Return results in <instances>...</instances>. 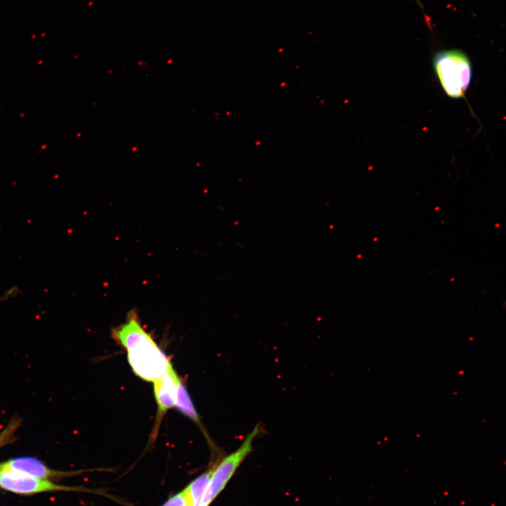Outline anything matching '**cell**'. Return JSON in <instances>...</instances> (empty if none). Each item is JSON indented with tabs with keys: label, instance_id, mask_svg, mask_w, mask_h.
<instances>
[{
	"label": "cell",
	"instance_id": "obj_1",
	"mask_svg": "<svg viewBox=\"0 0 506 506\" xmlns=\"http://www.w3.org/2000/svg\"><path fill=\"white\" fill-rule=\"evenodd\" d=\"M112 338L127 351L128 362L141 379L154 382L171 365L164 353L141 325L137 311H130L126 321L112 330Z\"/></svg>",
	"mask_w": 506,
	"mask_h": 506
},
{
	"label": "cell",
	"instance_id": "obj_2",
	"mask_svg": "<svg viewBox=\"0 0 506 506\" xmlns=\"http://www.w3.org/2000/svg\"><path fill=\"white\" fill-rule=\"evenodd\" d=\"M433 66L448 96L455 99L465 96L472 75L471 62L465 53L458 49L439 51L434 56Z\"/></svg>",
	"mask_w": 506,
	"mask_h": 506
},
{
	"label": "cell",
	"instance_id": "obj_3",
	"mask_svg": "<svg viewBox=\"0 0 506 506\" xmlns=\"http://www.w3.org/2000/svg\"><path fill=\"white\" fill-rule=\"evenodd\" d=\"M261 429L260 424H257L235 451L214 462L200 506H209L223 491L236 470L253 450V442L261 433Z\"/></svg>",
	"mask_w": 506,
	"mask_h": 506
},
{
	"label": "cell",
	"instance_id": "obj_4",
	"mask_svg": "<svg viewBox=\"0 0 506 506\" xmlns=\"http://www.w3.org/2000/svg\"><path fill=\"white\" fill-rule=\"evenodd\" d=\"M0 488L18 494H34L48 491H87L84 488L54 484L49 479L37 478L4 468L0 465Z\"/></svg>",
	"mask_w": 506,
	"mask_h": 506
},
{
	"label": "cell",
	"instance_id": "obj_5",
	"mask_svg": "<svg viewBox=\"0 0 506 506\" xmlns=\"http://www.w3.org/2000/svg\"><path fill=\"white\" fill-rule=\"evenodd\" d=\"M179 375L172 365L160 378L153 382V389L157 405L156 419L151 433L150 441L155 439L166 412L175 407L176 395V381Z\"/></svg>",
	"mask_w": 506,
	"mask_h": 506
},
{
	"label": "cell",
	"instance_id": "obj_6",
	"mask_svg": "<svg viewBox=\"0 0 506 506\" xmlns=\"http://www.w3.org/2000/svg\"><path fill=\"white\" fill-rule=\"evenodd\" d=\"M0 465L13 471L24 473L37 478L49 479L74 475L75 472L53 470L44 462L32 457H18L0 462Z\"/></svg>",
	"mask_w": 506,
	"mask_h": 506
},
{
	"label": "cell",
	"instance_id": "obj_7",
	"mask_svg": "<svg viewBox=\"0 0 506 506\" xmlns=\"http://www.w3.org/2000/svg\"><path fill=\"white\" fill-rule=\"evenodd\" d=\"M175 407L184 415L195 422L202 430L205 436L207 438V433L200 421L199 415L195 410L193 401L184 384L179 376L176 381V395Z\"/></svg>",
	"mask_w": 506,
	"mask_h": 506
},
{
	"label": "cell",
	"instance_id": "obj_8",
	"mask_svg": "<svg viewBox=\"0 0 506 506\" xmlns=\"http://www.w3.org/2000/svg\"><path fill=\"white\" fill-rule=\"evenodd\" d=\"M213 464L204 473L193 479L185 488L190 506H200L208 485L212 469Z\"/></svg>",
	"mask_w": 506,
	"mask_h": 506
},
{
	"label": "cell",
	"instance_id": "obj_9",
	"mask_svg": "<svg viewBox=\"0 0 506 506\" xmlns=\"http://www.w3.org/2000/svg\"><path fill=\"white\" fill-rule=\"evenodd\" d=\"M20 424V420L15 417L11 419L6 428L0 433V448L8 444L14 439V433Z\"/></svg>",
	"mask_w": 506,
	"mask_h": 506
},
{
	"label": "cell",
	"instance_id": "obj_10",
	"mask_svg": "<svg viewBox=\"0 0 506 506\" xmlns=\"http://www.w3.org/2000/svg\"><path fill=\"white\" fill-rule=\"evenodd\" d=\"M161 506H190L185 490L169 497Z\"/></svg>",
	"mask_w": 506,
	"mask_h": 506
},
{
	"label": "cell",
	"instance_id": "obj_11",
	"mask_svg": "<svg viewBox=\"0 0 506 506\" xmlns=\"http://www.w3.org/2000/svg\"><path fill=\"white\" fill-rule=\"evenodd\" d=\"M18 288L17 287H11L8 291L5 292L4 295L1 298H4V299H6L11 296H15L17 294Z\"/></svg>",
	"mask_w": 506,
	"mask_h": 506
}]
</instances>
